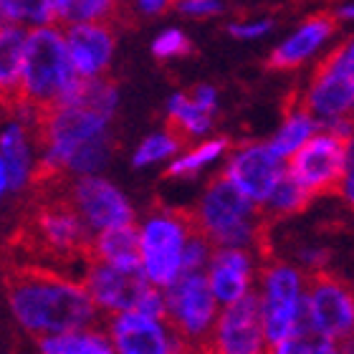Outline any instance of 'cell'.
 I'll list each match as a JSON object with an SVG mask.
<instances>
[{
    "label": "cell",
    "instance_id": "8",
    "mask_svg": "<svg viewBox=\"0 0 354 354\" xmlns=\"http://www.w3.org/2000/svg\"><path fill=\"white\" fill-rule=\"evenodd\" d=\"M347 167V137L322 129L288 160V175L319 198L326 192H339Z\"/></svg>",
    "mask_w": 354,
    "mask_h": 354
},
{
    "label": "cell",
    "instance_id": "7",
    "mask_svg": "<svg viewBox=\"0 0 354 354\" xmlns=\"http://www.w3.org/2000/svg\"><path fill=\"white\" fill-rule=\"evenodd\" d=\"M306 324L329 339L342 342L354 334V288L339 276L314 271L306 276L304 291Z\"/></svg>",
    "mask_w": 354,
    "mask_h": 354
},
{
    "label": "cell",
    "instance_id": "40",
    "mask_svg": "<svg viewBox=\"0 0 354 354\" xmlns=\"http://www.w3.org/2000/svg\"><path fill=\"white\" fill-rule=\"evenodd\" d=\"M324 256L326 253L324 251H304V261H306V263H314V266H322L324 263Z\"/></svg>",
    "mask_w": 354,
    "mask_h": 354
},
{
    "label": "cell",
    "instance_id": "9",
    "mask_svg": "<svg viewBox=\"0 0 354 354\" xmlns=\"http://www.w3.org/2000/svg\"><path fill=\"white\" fill-rule=\"evenodd\" d=\"M213 354H268L261 294L251 291L236 304L223 306L210 339Z\"/></svg>",
    "mask_w": 354,
    "mask_h": 354
},
{
    "label": "cell",
    "instance_id": "13",
    "mask_svg": "<svg viewBox=\"0 0 354 354\" xmlns=\"http://www.w3.org/2000/svg\"><path fill=\"white\" fill-rule=\"evenodd\" d=\"M66 200L76 207V213L82 215L94 236L102 230L134 223V210L127 195L117 185H111L109 180L99 175L76 177L74 183L68 185Z\"/></svg>",
    "mask_w": 354,
    "mask_h": 354
},
{
    "label": "cell",
    "instance_id": "23",
    "mask_svg": "<svg viewBox=\"0 0 354 354\" xmlns=\"http://www.w3.org/2000/svg\"><path fill=\"white\" fill-rule=\"evenodd\" d=\"M38 349L41 354H117L109 332H99L94 326L44 337Z\"/></svg>",
    "mask_w": 354,
    "mask_h": 354
},
{
    "label": "cell",
    "instance_id": "28",
    "mask_svg": "<svg viewBox=\"0 0 354 354\" xmlns=\"http://www.w3.org/2000/svg\"><path fill=\"white\" fill-rule=\"evenodd\" d=\"M183 142L185 137L177 134L172 127H167L162 132L149 134V137L142 140L140 147L134 149V167H149V165L165 162V160H175L180 155V149H183Z\"/></svg>",
    "mask_w": 354,
    "mask_h": 354
},
{
    "label": "cell",
    "instance_id": "5",
    "mask_svg": "<svg viewBox=\"0 0 354 354\" xmlns=\"http://www.w3.org/2000/svg\"><path fill=\"white\" fill-rule=\"evenodd\" d=\"M306 279L304 273L283 261H268L261 271V311L268 347L294 339L306 324L304 306Z\"/></svg>",
    "mask_w": 354,
    "mask_h": 354
},
{
    "label": "cell",
    "instance_id": "35",
    "mask_svg": "<svg viewBox=\"0 0 354 354\" xmlns=\"http://www.w3.org/2000/svg\"><path fill=\"white\" fill-rule=\"evenodd\" d=\"M273 28V21H251V23H230L228 33L236 38H261Z\"/></svg>",
    "mask_w": 354,
    "mask_h": 354
},
{
    "label": "cell",
    "instance_id": "17",
    "mask_svg": "<svg viewBox=\"0 0 354 354\" xmlns=\"http://www.w3.org/2000/svg\"><path fill=\"white\" fill-rule=\"evenodd\" d=\"M337 13H317L306 18L291 36L273 48V53L268 56V68L276 71H291V68L301 66L304 61H309L322 46L332 38V33L337 30Z\"/></svg>",
    "mask_w": 354,
    "mask_h": 354
},
{
    "label": "cell",
    "instance_id": "12",
    "mask_svg": "<svg viewBox=\"0 0 354 354\" xmlns=\"http://www.w3.org/2000/svg\"><path fill=\"white\" fill-rule=\"evenodd\" d=\"M286 172L288 160L276 155L268 142H248L228 157L223 177H228L256 205H263Z\"/></svg>",
    "mask_w": 354,
    "mask_h": 354
},
{
    "label": "cell",
    "instance_id": "29",
    "mask_svg": "<svg viewBox=\"0 0 354 354\" xmlns=\"http://www.w3.org/2000/svg\"><path fill=\"white\" fill-rule=\"evenodd\" d=\"M228 149V140H207L200 142L198 147L187 149L183 155H177L167 167L170 177H192L200 170H205L207 165H213L215 160H221Z\"/></svg>",
    "mask_w": 354,
    "mask_h": 354
},
{
    "label": "cell",
    "instance_id": "38",
    "mask_svg": "<svg viewBox=\"0 0 354 354\" xmlns=\"http://www.w3.org/2000/svg\"><path fill=\"white\" fill-rule=\"evenodd\" d=\"M167 6H175V0H137V8L147 15L162 13Z\"/></svg>",
    "mask_w": 354,
    "mask_h": 354
},
{
    "label": "cell",
    "instance_id": "16",
    "mask_svg": "<svg viewBox=\"0 0 354 354\" xmlns=\"http://www.w3.org/2000/svg\"><path fill=\"white\" fill-rule=\"evenodd\" d=\"M68 53L82 79H99L114 56L111 23H74L64 28Z\"/></svg>",
    "mask_w": 354,
    "mask_h": 354
},
{
    "label": "cell",
    "instance_id": "14",
    "mask_svg": "<svg viewBox=\"0 0 354 354\" xmlns=\"http://www.w3.org/2000/svg\"><path fill=\"white\" fill-rule=\"evenodd\" d=\"M84 286L94 299L96 309L104 314H122L132 311L142 294L147 291L149 281L142 271H124L104 261L88 259L86 271H84Z\"/></svg>",
    "mask_w": 354,
    "mask_h": 354
},
{
    "label": "cell",
    "instance_id": "18",
    "mask_svg": "<svg viewBox=\"0 0 354 354\" xmlns=\"http://www.w3.org/2000/svg\"><path fill=\"white\" fill-rule=\"evenodd\" d=\"M205 273L221 306L236 304L253 291V256L248 248H215Z\"/></svg>",
    "mask_w": 354,
    "mask_h": 354
},
{
    "label": "cell",
    "instance_id": "37",
    "mask_svg": "<svg viewBox=\"0 0 354 354\" xmlns=\"http://www.w3.org/2000/svg\"><path fill=\"white\" fill-rule=\"evenodd\" d=\"M337 51H339V59H342V64H344V68H347V76L354 88V38H349V41H344L342 46H337Z\"/></svg>",
    "mask_w": 354,
    "mask_h": 354
},
{
    "label": "cell",
    "instance_id": "19",
    "mask_svg": "<svg viewBox=\"0 0 354 354\" xmlns=\"http://www.w3.org/2000/svg\"><path fill=\"white\" fill-rule=\"evenodd\" d=\"M28 30L21 26L0 28V102L13 111L23 102V59Z\"/></svg>",
    "mask_w": 354,
    "mask_h": 354
},
{
    "label": "cell",
    "instance_id": "34",
    "mask_svg": "<svg viewBox=\"0 0 354 354\" xmlns=\"http://www.w3.org/2000/svg\"><path fill=\"white\" fill-rule=\"evenodd\" d=\"M339 195L347 200V205L354 207V134L347 140V167L339 185Z\"/></svg>",
    "mask_w": 354,
    "mask_h": 354
},
{
    "label": "cell",
    "instance_id": "31",
    "mask_svg": "<svg viewBox=\"0 0 354 354\" xmlns=\"http://www.w3.org/2000/svg\"><path fill=\"white\" fill-rule=\"evenodd\" d=\"M291 354H342L339 342L329 339L324 334L314 332L311 326H304L291 342Z\"/></svg>",
    "mask_w": 354,
    "mask_h": 354
},
{
    "label": "cell",
    "instance_id": "27",
    "mask_svg": "<svg viewBox=\"0 0 354 354\" xmlns=\"http://www.w3.org/2000/svg\"><path fill=\"white\" fill-rule=\"evenodd\" d=\"M0 15L8 26L21 28H41L59 21L53 0H0Z\"/></svg>",
    "mask_w": 354,
    "mask_h": 354
},
{
    "label": "cell",
    "instance_id": "30",
    "mask_svg": "<svg viewBox=\"0 0 354 354\" xmlns=\"http://www.w3.org/2000/svg\"><path fill=\"white\" fill-rule=\"evenodd\" d=\"M215 245L207 241L198 228L192 230V236L187 238V245H185L183 253V273H198L207 271V263L213 259Z\"/></svg>",
    "mask_w": 354,
    "mask_h": 354
},
{
    "label": "cell",
    "instance_id": "3",
    "mask_svg": "<svg viewBox=\"0 0 354 354\" xmlns=\"http://www.w3.org/2000/svg\"><path fill=\"white\" fill-rule=\"evenodd\" d=\"M82 76L76 71L64 30L41 26L28 30L23 59V102L41 114L68 102Z\"/></svg>",
    "mask_w": 354,
    "mask_h": 354
},
{
    "label": "cell",
    "instance_id": "10",
    "mask_svg": "<svg viewBox=\"0 0 354 354\" xmlns=\"http://www.w3.org/2000/svg\"><path fill=\"white\" fill-rule=\"evenodd\" d=\"M106 332L117 354H195L167 319L145 317L140 311H122L109 317Z\"/></svg>",
    "mask_w": 354,
    "mask_h": 354
},
{
    "label": "cell",
    "instance_id": "36",
    "mask_svg": "<svg viewBox=\"0 0 354 354\" xmlns=\"http://www.w3.org/2000/svg\"><path fill=\"white\" fill-rule=\"evenodd\" d=\"M190 96L195 99V104H198V106H203L205 111L215 114V109H218V91H215L213 86H207V84H200V86L192 88Z\"/></svg>",
    "mask_w": 354,
    "mask_h": 354
},
{
    "label": "cell",
    "instance_id": "4",
    "mask_svg": "<svg viewBox=\"0 0 354 354\" xmlns=\"http://www.w3.org/2000/svg\"><path fill=\"white\" fill-rule=\"evenodd\" d=\"M192 230V213L180 210H157L140 225L142 271L152 286L167 288L183 276V253Z\"/></svg>",
    "mask_w": 354,
    "mask_h": 354
},
{
    "label": "cell",
    "instance_id": "21",
    "mask_svg": "<svg viewBox=\"0 0 354 354\" xmlns=\"http://www.w3.org/2000/svg\"><path fill=\"white\" fill-rule=\"evenodd\" d=\"M319 129H322L319 119L304 106L299 94H291V99L286 104V114H283V124L279 127V132L273 134L268 145H271L273 152L279 157L291 160Z\"/></svg>",
    "mask_w": 354,
    "mask_h": 354
},
{
    "label": "cell",
    "instance_id": "25",
    "mask_svg": "<svg viewBox=\"0 0 354 354\" xmlns=\"http://www.w3.org/2000/svg\"><path fill=\"white\" fill-rule=\"evenodd\" d=\"M311 200H314V195H311L306 187H301V185L286 172V175L281 177V183L276 185V190L271 192V198L261 205V213H263L266 223L271 221V218L273 221H276V218H288V215L301 213Z\"/></svg>",
    "mask_w": 354,
    "mask_h": 354
},
{
    "label": "cell",
    "instance_id": "22",
    "mask_svg": "<svg viewBox=\"0 0 354 354\" xmlns=\"http://www.w3.org/2000/svg\"><path fill=\"white\" fill-rule=\"evenodd\" d=\"M0 157L8 167L10 190H23L33 177V155L28 145V127L21 122L10 124L0 132Z\"/></svg>",
    "mask_w": 354,
    "mask_h": 354
},
{
    "label": "cell",
    "instance_id": "33",
    "mask_svg": "<svg viewBox=\"0 0 354 354\" xmlns=\"http://www.w3.org/2000/svg\"><path fill=\"white\" fill-rule=\"evenodd\" d=\"M175 6L180 13L195 15V18H200V15H213L218 10H223L221 0H175Z\"/></svg>",
    "mask_w": 354,
    "mask_h": 354
},
{
    "label": "cell",
    "instance_id": "26",
    "mask_svg": "<svg viewBox=\"0 0 354 354\" xmlns=\"http://www.w3.org/2000/svg\"><path fill=\"white\" fill-rule=\"evenodd\" d=\"M56 18L64 26L74 23H111L119 15V0H53Z\"/></svg>",
    "mask_w": 354,
    "mask_h": 354
},
{
    "label": "cell",
    "instance_id": "6",
    "mask_svg": "<svg viewBox=\"0 0 354 354\" xmlns=\"http://www.w3.org/2000/svg\"><path fill=\"white\" fill-rule=\"evenodd\" d=\"M165 299L172 329L195 349V354H213L210 339L223 306L210 288L207 273H183L175 283L165 288Z\"/></svg>",
    "mask_w": 354,
    "mask_h": 354
},
{
    "label": "cell",
    "instance_id": "11",
    "mask_svg": "<svg viewBox=\"0 0 354 354\" xmlns=\"http://www.w3.org/2000/svg\"><path fill=\"white\" fill-rule=\"evenodd\" d=\"M299 99L322 127L339 119H354V88L337 48L319 61L309 86L304 88V94H299Z\"/></svg>",
    "mask_w": 354,
    "mask_h": 354
},
{
    "label": "cell",
    "instance_id": "20",
    "mask_svg": "<svg viewBox=\"0 0 354 354\" xmlns=\"http://www.w3.org/2000/svg\"><path fill=\"white\" fill-rule=\"evenodd\" d=\"M88 259L104 261V263H111L117 268H124V271H142L140 228L129 223V225L96 233L91 238V245H88Z\"/></svg>",
    "mask_w": 354,
    "mask_h": 354
},
{
    "label": "cell",
    "instance_id": "15",
    "mask_svg": "<svg viewBox=\"0 0 354 354\" xmlns=\"http://www.w3.org/2000/svg\"><path fill=\"white\" fill-rule=\"evenodd\" d=\"M33 228H36L38 243L56 256L82 253L88 259V245H91L94 233L88 230L84 218L76 213V207L66 198H59L38 207Z\"/></svg>",
    "mask_w": 354,
    "mask_h": 354
},
{
    "label": "cell",
    "instance_id": "41",
    "mask_svg": "<svg viewBox=\"0 0 354 354\" xmlns=\"http://www.w3.org/2000/svg\"><path fill=\"white\" fill-rule=\"evenodd\" d=\"M339 352L342 354H354V334H349V337H344V339L339 342Z\"/></svg>",
    "mask_w": 354,
    "mask_h": 354
},
{
    "label": "cell",
    "instance_id": "24",
    "mask_svg": "<svg viewBox=\"0 0 354 354\" xmlns=\"http://www.w3.org/2000/svg\"><path fill=\"white\" fill-rule=\"evenodd\" d=\"M167 127L177 134L187 137H203L213 127V114L195 104L190 94H172L167 102Z\"/></svg>",
    "mask_w": 354,
    "mask_h": 354
},
{
    "label": "cell",
    "instance_id": "32",
    "mask_svg": "<svg viewBox=\"0 0 354 354\" xmlns=\"http://www.w3.org/2000/svg\"><path fill=\"white\" fill-rule=\"evenodd\" d=\"M190 41L185 36L183 30L170 28V30H162L160 36L155 38V44H152V53H155L157 59H177V56H185V53H190Z\"/></svg>",
    "mask_w": 354,
    "mask_h": 354
},
{
    "label": "cell",
    "instance_id": "2",
    "mask_svg": "<svg viewBox=\"0 0 354 354\" xmlns=\"http://www.w3.org/2000/svg\"><path fill=\"white\" fill-rule=\"evenodd\" d=\"M195 228L215 248H251L263 251L268 223L263 221L261 205L248 200L228 177H215L207 185L198 207L192 210Z\"/></svg>",
    "mask_w": 354,
    "mask_h": 354
},
{
    "label": "cell",
    "instance_id": "42",
    "mask_svg": "<svg viewBox=\"0 0 354 354\" xmlns=\"http://www.w3.org/2000/svg\"><path fill=\"white\" fill-rule=\"evenodd\" d=\"M337 15H339V18H349V21H354V3L339 8V10H337Z\"/></svg>",
    "mask_w": 354,
    "mask_h": 354
},
{
    "label": "cell",
    "instance_id": "39",
    "mask_svg": "<svg viewBox=\"0 0 354 354\" xmlns=\"http://www.w3.org/2000/svg\"><path fill=\"white\" fill-rule=\"evenodd\" d=\"M8 190H10V177H8V167L3 162V157H0V200H3V195Z\"/></svg>",
    "mask_w": 354,
    "mask_h": 354
},
{
    "label": "cell",
    "instance_id": "1",
    "mask_svg": "<svg viewBox=\"0 0 354 354\" xmlns=\"http://www.w3.org/2000/svg\"><path fill=\"white\" fill-rule=\"evenodd\" d=\"M8 304L15 322L38 339L86 329L99 311L84 281L41 268L15 273L8 283Z\"/></svg>",
    "mask_w": 354,
    "mask_h": 354
}]
</instances>
